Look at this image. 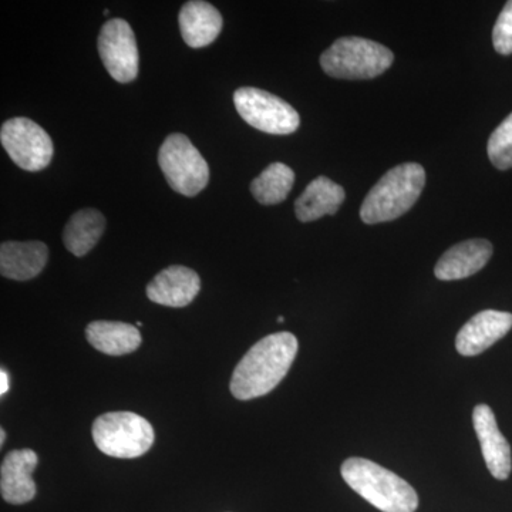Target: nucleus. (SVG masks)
<instances>
[{
	"label": "nucleus",
	"mask_w": 512,
	"mask_h": 512,
	"mask_svg": "<svg viewBox=\"0 0 512 512\" xmlns=\"http://www.w3.org/2000/svg\"><path fill=\"white\" fill-rule=\"evenodd\" d=\"M6 439V433L5 429L0 430V446H3V443H5Z\"/></svg>",
	"instance_id": "24"
},
{
	"label": "nucleus",
	"mask_w": 512,
	"mask_h": 512,
	"mask_svg": "<svg viewBox=\"0 0 512 512\" xmlns=\"http://www.w3.org/2000/svg\"><path fill=\"white\" fill-rule=\"evenodd\" d=\"M293 183H295V173L292 168L286 164L274 163L268 165L252 181L251 192L259 204H281L291 192Z\"/></svg>",
	"instance_id": "20"
},
{
	"label": "nucleus",
	"mask_w": 512,
	"mask_h": 512,
	"mask_svg": "<svg viewBox=\"0 0 512 512\" xmlns=\"http://www.w3.org/2000/svg\"><path fill=\"white\" fill-rule=\"evenodd\" d=\"M97 47L101 62L114 80L123 84L136 80L140 56L136 35L126 20L111 19L104 23Z\"/></svg>",
	"instance_id": "9"
},
{
	"label": "nucleus",
	"mask_w": 512,
	"mask_h": 512,
	"mask_svg": "<svg viewBox=\"0 0 512 512\" xmlns=\"http://www.w3.org/2000/svg\"><path fill=\"white\" fill-rule=\"evenodd\" d=\"M86 338L94 349L109 356L136 352L143 338L136 326L111 320H96L86 328Z\"/></svg>",
	"instance_id": "18"
},
{
	"label": "nucleus",
	"mask_w": 512,
	"mask_h": 512,
	"mask_svg": "<svg viewBox=\"0 0 512 512\" xmlns=\"http://www.w3.org/2000/svg\"><path fill=\"white\" fill-rule=\"evenodd\" d=\"M493 256V245L487 239H468L444 252L434 268L440 281H460L480 272Z\"/></svg>",
	"instance_id": "14"
},
{
	"label": "nucleus",
	"mask_w": 512,
	"mask_h": 512,
	"mask_svg": "<svg viewBox=\"0 0 512 512\" xmlns=\"http://www.w3.org/2000/svg\"><path fill=\"white\" fill-rule=\"evenodd\" d=\"M487 153L498 170L512 168V113L491 134Z\"/></svg>",
	"instance_id": "21"
},
{
	"label": "nucleus",
	"mask_w": 512,
	"mask_h": 512,
	"mask_svg": "<svg viewBox=\"0 0 512 512\" xmlns=\"http://www.w3.org/2000/svg\"><path fill=\"white\" fill-rule=\"evenodd\" d=\"M165 180L178 194L195 197L210 181V167L184 134H171L158 151Z\"/></svg>",
	"instance_id": "6"
},
{
	"label": "nucleus",
	"mask_w": 512,
	"mask_h": 512,
	"mask_svg": "<svg viewBox=\"0 0 512 512\" xmlns=\"http://www.w3.org/2000/svg\"><path fill=\"white\" fill-rule=\"evenodd\" d=\"M234 103L239 116L262 133L286 136L295 133L301 124L291 104L265 90L241 87L234 93Z\"/></svg>",
	"instance_id": "7"
},
{
	"label": "nucleus",
	"mask_w": 512,
	"mask_h": 512,
	"mask_svg": "<svg viewBox=\"0 0 512 512\" xmlns=\"http://www.w3.org/2000/svg\"><path fill=\"white\" fill-rule=\"evenodd\" d=\"M512 329V313L483 311L474 315L460 329L456 349L463 356H477L490 349Z\"/></svg>",
	"instance_id": "11"
},
{
	"label": "nucleus",
	"mask_w": 512,
	"mask_h": 512,
	"mask_svg": "<svg viewBox=\"0 0 512 512\" xmlns=\"http://www.w3.org/2000/svg\"><path fill=\"white\" fill-rule=\"evenodd\" d=\"M153 426L131 412L101 414L93 423V440L101 453L116 458L144 456L153 447Z\"/></svg>",
	"instance_id": "5"
},
{
	"label": "nucleus",
	"mask_w": 512,
	"mask_h": 512,
	"mask_svg": "<svg viewBox=\"0 0 512 512\" xmlns=\"http://www.w3.org/2000/svg\"><path fill=\"white\" fill-rule=\"evenodd\" d=\"M284 320H285V319H284V318H282V316H279V318H278V322H284Z\"/></svg>",
	"instance_id": "25"
},
{
	"label": "nucleus",
	"mask_w": 512,
	"mask_h": 512,
	"mask_svg": "<svg viewBox=\"0 0 512 512\" xmlns=\"http://www.w3.org/2000/svg\"><path fill=\"white\" fill-rule=\"evenodd\" d=\"M473 424L488 470L497 480H507L512 470L511 447L498 429L491 407L478 404L473 412Z\"/></svg>",
	"instance_id": "10"
},
{
	"label": "nucleus",
	"mask_w": 512,
	"mask_h": 512,
	"mask_svg": "<svg viewBox=\"0 0 512 512\" xmlns=\"http://www.w3.org/2000/svg\"><path fill=\"white\" fill-rule=\"evenodd\" d=\"M9 390V376L5 370H0V394H6Z\"/></svg>",
	"instance_id": "23"
},
{
	"label": "nucleus",
	"mask_w": 512,
	"mask_h": 512,
	"mask_svg": "<svg viewBox=\"0 0 512 512\" xmlns=\"http://www.w3.org/2000/svg\"><path fill=\"white\" fill-rule=\"evenodd\" d=\"M39 464L33 450H13L3 458L0 467V491L3 500L13 505L30 503L36 497V484L32 474Z\"/></svg>",
	"instance_id": "12"
},
{
	"label": "nucleus",
	"mask_w": 512,
	"mask_h": 512,
	"mask_svg": "<svg viewBox=\"0 0 512 512\" xmlns=\"http://www.w3.org/2000/svg\"><path fill=\"white\" fill-rule=\"evenodd\" d=\"M181 36L192 49L211 45L220 36L224 20L211 3L202 0L187 2L180 10Z\"/></svg>",
	"instance_id": "16"
},
{
	"label": "nucleus",
	"mask_w": 512,
	"mask_h": 512,
	"mask_svg": "<svg viewBox=\"0 0 512 512\" xmlns=\"http://www.w3.org/2000/svg\"><path fill=\"white\" fill-rule=\"evenodd\" d=\"M343 480L367 503L383 512H414L419 495L402 477L366 458H348L340 468Z\"/></svg>",
	"instance_id": "2"
},
{
	"label": "nucleus",
	"mask_w": 512,
	"mask_h": 512,
	"mask_svg": "<svg viewBox=\"0 0 512 512\" xmlns=\"http://www.w3.org/2000/svg\"><path fill=\"white\" fill-rule=\"evenodd\" d=\"M298 339L289 332L259 340L235 367L231 393L238 400L265 396L284 380L298 353Z\"/></svg>",
	"instance_id": "1"
},
{
	"label": "nucleus",
	"mask_w": 512,
	"mask_h": 512,
	"mask_svg": "<svg viewBox=\"0 0 512 512\" xmlns=\"http://www.w3.org/2000/svg\"><path fill=\"white\" fill-rule=\"evenodd\" d=\"M106 229V218L100 211L84 208L72 215L63 231V244L74 256L89 254Z\"/></svg>",
	"instance_id": "19"
},
{
	"label": "nucleus",
	"mask_w": 512,
	"mask_h": 512,
	"mask_svg": "<svg viewBox=\"0 0 512 512\" xmlns=\"http://www.w3.org/2000/svg\"><path fill=\"white\" fill-rule=\"evenodd\" d=\"M0 141L13 163L22 170H45L52 163L53 141L49 134L35 121L26 117H15L2 124Z\"/></svg>",
	"instance_id": "8"
},
{
	"label": "nucleus",
	"mask_w": 512,
	"mask_h": 512,
	"mask_svg": "<svg viewBox=\"0 0 512 512\" xmlns=\"http://www.w3.org/2000/svg\"><path fill=\"white\" fill-rule=\"evenodd\" d=\"M494 49L500 55H512V0L504 6L493 30Z\"/></svg>",
	"instance_id": "22"
},
{
	"label": "nucleus",
	"mask_w": 512,
	"mask_h": 512,
	"mask_svg": "<svg viewBox=\"0 0 512 512\" xmlns=\"http://www.w3.org/2000/svg\"><path fill=\"white\" fill-rule=\"evenodd\" d=\"M49 248L40 241H8L0 247V272L13 281H30L45 269Z\"/></svg>",
	"instance_id": "15"
},
{
	"label": "nucleus",
	"mask_w": 512,
	"mask_h": 512,
	"mask_svg": "<svg viewBox=\"0 0 512 512\" xmlns=\"http://www.w3.org/2000/svg\"><path fill=\"white\" fill-rule=\"evenodd\" d=\"M394 55L389 47L363 39L340 37L320 56L323 72L335 79L369 80L392 66Z\"/></svg>",
	"instance_id": "4"
},
{
	"label": "nucleus",
	"mask_w": 512,
	"mask_h": 512,
	"mask_svg": "<svg viewBox=\"0 0 512 512\" xmlns=\"http://www.w3.org/2000/svg\"><path fill=\"white\" fill-rule=\"evenodd\" d=\"M201 279L197 272L181 265L165 268L147 285L151 302L170 308H184L200 293Z\"/></svg>",
	"instance_id": "13"
},
{
	"label": "nucleus",
	"mask_w": 512,
	"mask_h": 512,
	"mask_svg": "<svg viewBox=\"0 0 512 512\" xmlns=\"http://www.w3.org/2000/svg\"><path fill=\"white\" fill-rule=\"evenodd\" d=\"M345 198L346 192L342 185L322 175L313 180L296 200V217L301 222H312L325 215H335Z\"/></svg>",
	"instance_id": "17"
},
{
	"label": "nucleus",
	"mask_w": 512,
	"mask_h": 512,
	"mask_svg": "<svg viewBox=\"0 0 512 512\" xmlns=\"http://www.w3.org/2000/svg\"><path fill=\"white\" fill-rule=\"evenodd\" d=\"M426 185V170L420 164L397 165L377 181L360 208L365 224L396 220L406 214L419 200Z\"/></svg>",
	"instance_id": "3"
}]
</instances>
